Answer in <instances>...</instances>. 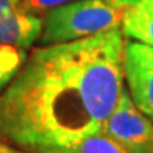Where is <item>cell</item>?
I'll return each mask as SVG.
<instances>
[{"label":"cell","instance_id":"52a82bcc","mask_svg":"<svg viewBox=\"0 0 153 153\" xmlns=\"http://www.w3.org/2000/svg\"><path fill=\"white\" fill-rule=\"evenodd\" d=\"M45 153H132L115 139L105 135L104 132L84 137L67 148L53 149Z\"/></svg>","mask_w":153,"mask_h":153},{"label":"cell","instance_id":"277c9868","mask_svg":"<svg viewBox=\"0 0 153 153\" xmlns=\"http://www.w3.org/2000/svg\"><path fill=\"white\" fill-rule=\"evenodd\" d=\"M123 72L132 101L153 120V47L125 41Z\"/></svg>","mask_w":153,"mask_h":153},{"label":"cell","instance_id":"30bf717a","mask_svg":"<svg viewBox=\"0 0 153 153\" xmlns=\"http://www.w3.org/2000/svg\"><path fill=\"white\" fill-rule=\"evenodd\" d=\"M0 153H28L26 150H22L19 148H14L11 145H7L4 142H0Z\"/></svg>","mask_w":153,"mask_h":153},{"label":"cell","instance_id":"7a4b0ae2","mask_svg":"<svg viewBox=\"0 0 153 153\" xmlns=\"http://www.w3.org/2000/svg\"><path fill=\"white\" fill-rule=\"evenodd\" d=\"M116 27H120L119 14L105 0H74L45 14L38 43H70Z\"/></svg>","mask_w":153,"mask_h":153},{"label":"cell","instance_id":"9c48e42d","mask_svg":"<svg viewBox=\"0 0 153 153\" xmlns=\"http://www.w3.org/2000/svg\"><path fill=\"white\" fill-rule=\"evenodd\" d=\"M71 1L74 0H19V6L23 11H26L28 14L44 19L48 11Z\"/></svg>","mask_w":153,"mask_h":153},{"label":"cell","instance_id":"ba28073f","mask_svg":"<svg viewBox=\"0 0 153 153\" xmlns=\"http://www.w3.org/2000/svg\"><path fill=\"white\" fill-rule=\"evenodd\" d=\"M26 60V48L11 44H0V94L9 87L13 78L19 74Z\"/></svg>","mask_w":153,"mask_h":153},{"label":"cell","instance_id":"6da1fadb","mask_svg":"<svg viewBox=\"0 0 153 153\" xmlns=\"http://www.w3.org/2000/svg\"><path fill=\"white\" fill-rule=\"evenodd\" d=\"M123 37L116 27L34 48L0 94V142L45 153L101 133L125 88Z\"/></svg>","mask_w":153,"mask_h":153},{"label":"cell","instance_id":"8992f818","mask_svg":"<svg viewBox=\"0 0 153 153\" xmlns=\"http://www.w3.org/2000/svg\"><path fill=\"white\" fill-rule=\"evenodd\" d=\"M119 14L125 37L153 47V0H105Z\"/></svg>","mask_w":153,"mask_h":153},{"label":"cell","instance_id":"3957f363","mask_svg":"<svg viewBox=\"0 0 153 153\" xmlns=\"http://www.w3.org/2000/svg\"><path fill=\"white\" fill-rule=\"evenodd\" d=\"M102 132L132 153H153V120L135 105L128 88Z\"/></svg>","mask_w":153,"mask_h":153},{"label":"cell","instance_id":"5b68a950","mask_svg":"<svg viewBox=\"0 0 153 153\" xmlns=\"http://www.w3.org/2000/svg\"><path fill=\"white\" fill-rule=\"evenodd\" d=\"M44 19L28 14L19 0H0V44L30 48L43 31Z\"/></svg>","mask_w":153,"mask_h":153}]
</instances>
